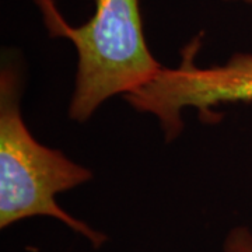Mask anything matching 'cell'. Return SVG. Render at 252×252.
Segmentation results:
<instances>
[{
	"label": "cell",
	"instance_id": "obj_1",
	"mask_svg": "<svg viewBox=\"0 0 252 252\" xmlns=\"http://www.w3.org/2000/svg\"><path fill=\"white\" fill-rule=\"evenodd\" d=\"M49 34L66 38L77 51L69 117L87 122L115 95L143 89L164 67L149 49L139 0H95L93 17L73 27L52 0H35Z\"/></svg>",
	"mask_w": 252,
	"mask_h": 252
},
{
	"label": "cell",
	"instance_id": "obj_2",
	"mask_svg": "<svg viewBox=\"0 0 252 252\" xmlns=\"http://www.w3.org/2000/svg\"><path fill=\"white\" fill-rule=\"evenodd\" d=\"M21 89L20 72L4 64L0 72V228L30 217H52L94 248L102 247L107 235L56 202L58 193L89 182L93 171L31 135L20 108Z\"/></svg>",
	"mask_w": 252,
	"mask_h": 252
},
{
	"label": "cell",
	"instance_id": "obj_3",
	"mask_svg": "<svg viewBox=\"0 0 252 252\" xmlns=\"http://www.w3.org/2000/svg\"><path fill=\"white\" fill-rule=\"evenodd\" d=\"M195 54L196 49H185L177 67L164 66L153 81L125 97L136 111L158 121L168 142L184 130V109H198L209 118L216 105L252 99V52L207 67L193 62Z\"/></svg>",
	"mask_w": 252,
	"mask_h": 252
},
{
	"label": "cell",
	"instance_id": "obj_4",
	"mask_svg": "<svg viewBox=\"0 0 252 252\" xmlns=\"http://www.w3.org/2000/svg\"><path fill=\"white\" fill-rule=\"evenodd\" d=\"M224 252H252V233L247 227H235L224 240Z\"/></svg>",
	"mask_w": 252,
	"mask_h": 252
},
{
	"label": "cell",
	"instance_id": "obj_5",
	"mask_svg": "<svg viewBox=\"0 0 252 252\" xmlns=\"http://www.w3.org/2000/svg\"><path fill=\"white\" fill-rule=\"evenodd\" d=\"M225 1H244V3L252 4V0H225Z\"/></svg>",
	"mask_w": 252,
	"mask_h": 252
}]
</instances>
